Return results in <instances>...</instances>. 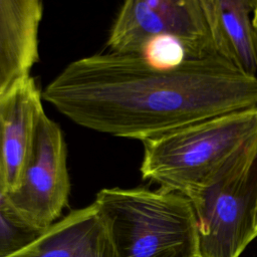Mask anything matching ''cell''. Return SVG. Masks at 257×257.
I'll use <instances>...</instances> for the list:
<instances>
[{
	"label": "cell",
	"mask_w": 257,
	"mask_h": 257,
	"mask_svg": "<svg viewBox=\"0 0 257 257\" xmlns=\"http://www.w3.org/2000/svg\"><path fill=\"white\" fill-rule=\"evenodd\" d=\"M42 97L76 124L142 142L257 106V76L220 57L158 69L141 55L99 53L70 62Z\"/></svg>",
	"instance_id": "1"
},
{
	"label": "cell",
	"mask_w": 257,
	"mask_h": 257,
	"mask_svg": "<svg viewBox=\"0 0 257 257\" xmlns=\"http://www.w3.org/2000/svg\"><path fill=\"white\" fill-rule=\"evenodd\" d=\"M40 0H0V96L30 76L39 59Z\"/></svg>",
	"instance_id": "9"
},
{
	"label": "cell",
	"mask_w": 257,
	"mask_h": 257,
	"mask_svg": "<svg viewBox=\"0 0 257 257\" xmlns=\"http://www.w3.org/2000/svg\"><path fill=\"white\" fill-rule=\"evenodd\" d=\"M39 234L12 216L6 203L5 194L0 190V257L8 256L21 249Z\"/></svg>",
	"instance_id": "12"
},
{
	"label": "cell",
	"mask_w": 257,
	"mask_h": 257,
	"mask_svg": "<svg viewBox=\"0 0 257 257\" xmlns=\"http://www.w3.org/2000/svg\"><path fill=\"white\" fill-rule=\"evenodd\" d=\"M42 93L29 76L0 96V190L18 185L42 106Z\"/></svg>",
	"instance_id": "7"
},
{
	"label": "cell",
	"mask_w": 257,
	"mask_h": 257,
	"mask_svg": "<svg viewBox=\"0 0 257 257\" xmlns=\"http://www.w3.org/2000/svg\"><path fill=\"white\" fill-rule=\"evenodd\" d=\"M69 193L63 135L59 125L42 110L20 180L5 195L6 203L17 221L42 233L61 217Z\"/></svg>",
	"instance_id": "5"
},
{
	"label": "cell",
	"mask_w": 257,
	"mask_h": 257,
	"mask_svg": "<svg viewBox=\"0 0 257 257\" xmlns=\"http://www.w3.org/2000/svg\"><path fill=\"white\" fill-rule=\"evenodd\" d=\"M257 136L191 194L200 257H239L257 237Z\"/></svg>",
	"instance_id": "4"
},
{
	"label": "cell",
	"mask_w": 257,
	"mask_h": 257,
	"mask_svg": "<svg viewBox=\"0 0 257 257\" xmlns=\"http://www.w3.org/2000/svg\"><path fill=\"white\" fill-rule=\"evenodd\" d=\"M196 257H200V256H199V255H198V256H196Z\"/></svg>",
	"instance_id": "15"
},
{
	"label": "cell",
	"mask_w": 257,
	"mask_h": 257,
	"mask_svg": "<svg viewBox=\"0 0 257 257\" xmlns=\"http://www.w3.org/2000/svg\"><path fill=\"white\" fill-rule=\"evenodd\" d=\"M116 257H196L197 219L191 201L162 188L100 190L93 201Z\"/></svg>",
	"instance_id": "2"
},
{
	"label": "cell",
	"mask_w": 257,
	"mask_h": 257,
	"mask_svg": "<svg viewBox=\"0 0 257 257\" xmlns=\"http://www.w3.org/2000/svg\"><path fill=\"white\" fill-rule=\"evenodd\" d=\"M170 34L186 46L189 57L217 54L200 0H128L110 29V52L141 55L152 38Z\"/></svg>",
	"instance_id": "6"
},
{
	"label": "cell",
	"mask_w": 257,
	"mask_h": 257,
	"mask_svg": "<svg viewBox=\"0 0 257 257\" xmlns=\"http://www.w3.org/2000/svg\"><path fill=\"white\" fill-rule=\"evenodd\" d=\"M216 53L248 75L257 71L255 0H200Z\"/></svg>",
	"instance_id": "10"
},
{
	"label": "cell",
	"mask_w": 257,
	"mask_h": 257,
	"mask_svg": "<svg viewBox=\"0 0 257 257\" xmlns=\"http://www.w3.org/2000/svg\"><path fill=\"white\" fill-rule=\"evenodd\" d=\"M255 218H256V225H257V195H256V201H255Z\"/></svg>",
	"instance_id": "14"
},
{
	"label": "cell",
	"mask_w": 257,
	"mask_h": 257,
	"mask_svg": "<svg viewBox=\"0 0 257 257\" xmlns=\"http://www.w3.org/2000/svg\"><path fill=\"white\" fill-rule=\"evenodd\" d=\"M5 257H116V253L107 224L93 202L72 210Z\"/></svg>",
	"instance_id": "8"
},
{
	"label": "cell",
	"mask_w": 257,
	"mask_h": 257,
	"mask_svg": "<svg viewBox=\"0 0 257 257\" xmlns=\"http://www.w3.org/2000/svg\"><path fill=\"white\" fill-rule=\"evenodd\" d=\"M257 136V106L192 123L143 142L144 180L187 198Z\"/></svg>",
	"instance_id": "3"
},
{
	"label": "cell",
	"mask_w": 257,
	"mask_h": 257,
	"mask_svg": "<svg viewBox=\"0 0 257 257\" xmlns=\"http://www.w3.org/2000/svg\"><path fill=\"white\" fill-rule=\"evenodd\" d=\"M141 56L158 69L177 68L189 58L185 44L170 34L158 35L148 41Z\"/></svg>",
	"instance_id": "11"
},
{
	"label": "cell",
	"mask_w": 257,
	"mask_h": 257,
	"mask_svg": "<svg viewBox=\"0 0 257 257\" xmlns=\"http://www.w3.org/2000/svg\"><path fill=\"white\" fill-rule=\"evenodd\" d=\"M252 24L257 32V0H255V5H254V9L252 12Z\"/></svg>",
	"instance_id": "13"
}]
</instances>
